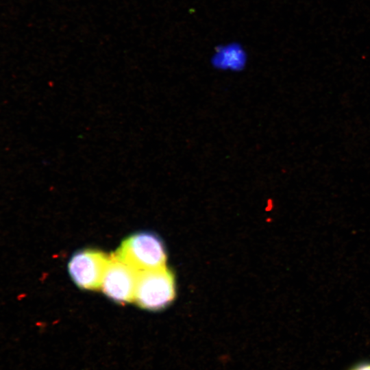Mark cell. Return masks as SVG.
I'll return each mask as SVG.
<instances>
[{
  "instance_id": "1",
  "label": "cell",
  "mask_w": 370,
  "mask_h": 370,
  "mask_svg": "<svg viewBox=\"0 0 370 370\" xmlns=\"http://www.w3.org/2000/svg\"><path fill=\"white\" fill-rule=\"evenodd\" d=\"M114 255L138 272L166 266V252L161 238L151 232H139L126 238Z\"/></svg>"
},
{
  "instance_id": "2",
  "label": "cell",
  "mask_w": 370,
  "mask_h": 370,
  "mask_svg": "<svg viewBox=\"0 0 370 370\" xmlns=\"http://www.w3.org/2000/svg\"><path fill=\"white\" fill-rule=\"evenodd\" d=\"M175 297L174 276L166 266L138 272L134 300L138 306L149 310H162Z\"/></svg>"
},
{
  "instance_id": "3",
  "label": "cell",
  "mask_w": 370,
  "mask_h": 370,
  "mask_svg": "<svg viewBox=\"0 0 370 370\" xmlns=\"http://www.w3.org/2000/svg\"><path fill=\"white\" fill-rule=\"evenodd\" d=\"M110 258L97 249L80 250L75 253L69 261L70 276L80 288L98 290L101 286Z\"/></svg>"
},
{
  "instance_id": "4",
  "label": "cell",
  "mask_w": 370,
  "mask_h": 370,
  "mask_svg": "<svg viewBox=\"0 0 370 370\" xmlns=\"http://www.w3.org/2000/svg\"><path fill=\"white\" fill-rule=\"evenodd\" d=\"M138 273L113 254L106 269L101 288L114 301L121 304L133 301Z\"/></svg>"
},
{
  "instance_id": "5",
  "label": "cell",
  "mask_w": 370,
  "mask_h": 370,
  "mask_svg": "<svg viewBox=\"0 0 370 370\" xmlns=\"http://www.w3.org/2000/svg\"><path fill=\"white\" fill-rule=\"evenodd\" d=\"M350 370H370V362H362L354 367Z\"/></svg>"
}]
</instances>
